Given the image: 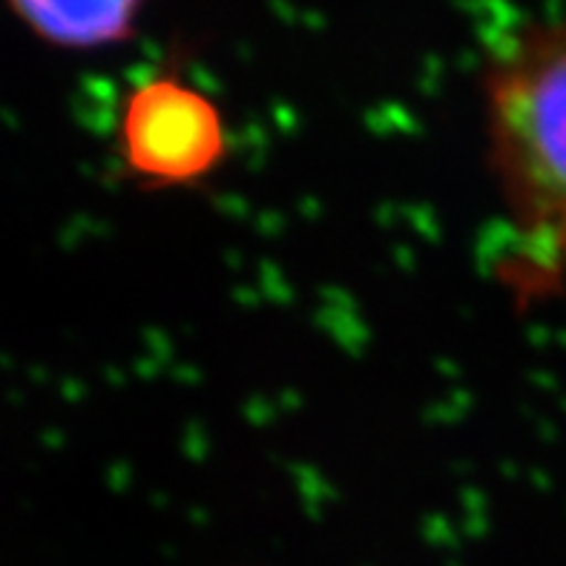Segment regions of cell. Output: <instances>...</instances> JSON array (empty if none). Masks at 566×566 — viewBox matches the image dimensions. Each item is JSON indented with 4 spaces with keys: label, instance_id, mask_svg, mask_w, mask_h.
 <instances>
[{
    "label": "cell",
    "instance_id": "obj_1",
    "mask_svg": "<svg viewBox=\"0 0 566 566\" xmlns=\"http://www.w3.org/2000/svg\"><path fill=\"white\" fill-rule=\"evenodd\" d=\"M481 95L510 230L501 280L530 305L566 285V12L503 38L483 64Z\"/></svg>",
    "mask_w": 566,
    "mask_h": 566
},
{
    "label": "cell",
    "instance_id": "obj_2",
    "mask_svg": "<svg viewBox=\"0 0 566 566\" xmlns=\"http://www.w3.org/2000/svg\"><path fill=\"white\" fill-rule=\"evenodd\" d=\"M115 156L142 190H190L228 161V122L199 86L156 75L124 98Z\"/></svg>",
    "mask_w": 566,
    "mask_h": 566
},
{
    "label": "cell",
    "instance_id": "obj_3",
    "mask_svg": "<svg viewBox=\"0 0 566 566\" xmlns=\"http://www.w3.org/2000/svg\"><path fill=\"white\" fill-rule=\"evenodd\" d=\"M35 38L57 50L93 52L136 35L147 0H3Z\"/></svg>",
    "mask_w": 566,
    "mask_h": 566
}]
</instances>
